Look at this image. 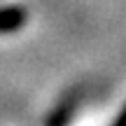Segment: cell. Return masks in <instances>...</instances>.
Segmentation results:
<instances>
[{"instance_id":"cell-2","label":"cell","mask_w":126,"mask_h":126,"mask_svg":"<svg viewBox=\"0 0 126 126\" xmlns=\"http://www.w3.org/2000/svg\"><path fill=\"white\" fill-rule=\"evenodd\" d=\"M75 105H77L75 98L61 103L59 108L47 117V126H68V124H70V119H72V114H75Z\"/></svg>"},{"instance_id":"cell-3","label":"cell","mask_w":126,"mask_h":126,"mask_svg":"<svg viewBox=\"0 0 126 126\" xmlns=\"http://www.w3.org/2000/svg\"><path fill=\"white\" fill-rule=\"evenodd\" d=\"M112 126H126V105L122 108V112L117 114V119H114V124Z\"/></svg>"},{"instance_id":"cell-1","label":"cell","mask_w":126,"mask_h":126,"mask_svg":"<svg viewBox=\"0 0 126 126\" xmlns=\"http://www.w3.org/2000/svg\"><path fill=\"white\" fill-rule=\"evenodd\" d=\"M26 23V12L19 5H7L0 7V35L5 33H14Z\"/></svg>"}]
</instances>
